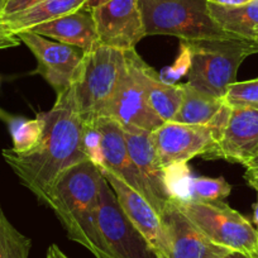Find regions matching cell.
I'll use <instances>...</instances> for the list:
<instances>
[{"label": "cell", "mask_w": 258, "mask_h": 258, "mask_svg": "<svg viewBox=\"0 0 258 258\" xmlns=\"http://www.w3.org/2000/svg\"><path fill=\"white\" fill-rule=\"evenodd\" d=\"M32 242L8 220L0 207V258H28Z\"/></svg>", "instance_id": "obj_23"}, {"label": "cell", "mask_w": 258, "mask_h": 258, "mask_svg": "<svg viewBox=\"0 0 258 258\" xmlns=\"http://www.w3.org/2000/svg\"><path fill=\"white\" fill-rule=\"evenodd\" d=\"M8 0H0V49L12 48V47H17L22 43L21 39L17 37V34L12 33L11 31L6 28L2 23V18H3L4 8Z\"/></svg>", "instance_id": "obj_28"}, {"label": "cell", "mask_w": 258, "mask_h": 258, "mask_svg": "<svg viewBox=\"0 0 258 258\" xmlns=\"http://www.w3.org/2000/svg\"><path fill=\"white\" fill-rule=\"evenodd\" d=\"M244 178L249 186L258 191V153L244 166Z\"/></svg>", "instance_id": "obj_30"}, {"label": "cell", "mask_w": 258, "mask_h": 258, "mask_svg": "<svg viewBox=\"0 0 258 258\" xmlns=\"http://www.w3.org/2000/svg\"><path fill=\"white\" fill-rule=\"evenodd\" d=\"M8 124L13 140L12 150L17 153H26L33 150L43 135L44 119L41 113L34 119L12 118Z\"/></svg>", "instance_id": "obj_22"}, {"label": "cell", "mask_w": 258, "mask_h": 258, "mask_svg": "<svg viewBox=\"0 0 258 258\" xmlns=\"http://www.w3.org/2000/svg\"><path fill=\"white\" fill-rule=\"evenodd\" d=\"M229 113L230 105H228L210 125L166 121L151 132L161 165L165 168L186 165L194 157L209 153L217 145Z\"/></svg>", "instance_id": "obj_7"}, {"label": "cell", "mask_w": 258, "mask_h": 258, "mask_svg": "<svg viewBox=\"0 0 258 258\" xmlns=\"http://www.w3.org/2000/svg\"><path fill=\"white\" fill-rule=\"evenodd\" d=\"M44 129L38 145L26 153L2 151L4 161L41 204L46 205L52 188L66 171L88 161L84 146L85 121L69 89L57 95L51 110L41 113Z\"/></svg>", "instance_id": "obj_1"}, {"label": "cell", "mask_w": 258, "mask_h": 258, "mask_svg": "<svg viewBox=\"0 0 258 258\" xmlns=\"http://www.w3.org/2000/svg\"><path fill=\"white\" fill-rule=\"evenodd\" d=\"M249 2H252V0H208V3L217 4V6L222 7H238L249 3Z\"/></svg>", "instance_id": "obj_31"}, {"label": "cell", "mask_w": 258, "mask_h": 258, "mask_svg": "<svg viewBox=\"0 0 258 258\" xmlns=\"http://www.w3.org/2000/svg\"><path fill=\"white\" fill-rule=\"evenodd\" d=\"M183 42L191 53L186 84L219 99H224L229 86L235 83L243 61L258 53V42L240 37Z\"/></svg>", "instance_id": "obj_3"}, {"label": "cell", "mask_w": 258, "mask_h": 258, "mask_svg": "<svg viewBox=\"0 0 258 258\" xmlns=\"http://www.w3.org/2000/svg\"><path fill=\"white\" fill-rule=\"evenodd\" d=\"M124 137L133 163L145 178L151 192L153 194V197L163 210L166 205L172 200V198L167 187L166 168L158 160L151 132L124 131Z\"/></svg>", "instance_id": "obj_16"}, {"label": "cell", "mask_w": 258, "mask_h": 258, "mask_svg": "<svg viewBox=\"0 0 258 258\" xmlns=\"http://www.w3.org/2000/svg\"><path fill=\"white\" fill-rule=\"evenodd\" d=\"M224 258H258V252H240V250H232Z\"/></svg>", "instance_id": "obj_32"}, {"label": "cell", "mask_w": 258, "mask_h": 258, "mask_svg": "<svg viewBox=\"0 0 258 258\" xmlns=\"http://www.w3.org/2000/svg\"><path fill=\"white\" fill-rule=\"evenodd\" d=\"M17 37L34 54L37 59L36 74L51 85L56 95H61L74 85L83 63V49L49 41L47 37L31 31L19 32Z\"/></svg>", "instance_id": "obj_10"}, {"label": "cell", "mask_w": 258, "mask_h": 258, "mask_svg": "<svg viewBox=\"0 0 258 258\" xmlns=\"http://www.w3.org/2000/svg\"><path fill=\"white\" fill-rule=\"evenodd\" d=\"M46 258H69L68 255L64 254L56 244L49 245L48 249H47V255Z\"/></svg>", "instance_id": "obj_33"}, {"label": "cell", "mask_w": 258, "mask_h": 258, "mask_svg": "<svg viewBox=\"0 0 258 258\" xmlns=\"http://www.w3.org/2000/svg\"><path fill=\"white\" fill-rule=\"evenodd\" d=\"M101 177L91 161H84L58 178L46 205L53 210L71 240L95 258H113L99 228Z\"/></svg>", "instance_id": "obj_2"}, {"label": "cell", "mask_w": 258, "mask_h": 258, "mask_svg": "<svg viewBox=\"0 0 258 258\" xmlns=\"http://www.w3.org/2000/svg\"><path fill=\"white\" fill-rule=\"evenodd\" d=\"M175 203L178 209L215 244L240 252H254L258 249V232L254 225L223 200Z\"/></svg>", "instance_id": "obj_6"}, {"label": "cell", "mask_w": 258, "mask_h": 258, "mask_svg": "<svg viewBox=\"0 0 258 258\" xmlns=\"http://www.w3.org/2000/svg\"><path fill=\"white\" fill-rule=\"evenodd\" d=\"M88 0H43L42 3L19 13L2 18V23L8 31L17 34L31 31L39 24L54 21L63 16L84 8Z\"/></svg>", "instance_id": "obj_18"}, {"label": "cell", "mask_w": 258, "mask_h": 258, "mask_svg": "<svg viewBox=\"0 0 258 258\" xmlns=\"http://www.w3.org/2000/svg\"><path fill=\"white\" fill-rule=\"evenodd\" d=\"M253 225L255 229H258V194H257V202L253 205Z\"/></svg>", "instance_id": "obj_35"}, {"label": "cell", "mask_w": 258, "mask_h": 258, "mask_svg": "<svg viewBox=\"0 0 258 258\" xmlns=\"http://www.w3.org/2000/svg\"><path fill=\"white\" fill-rule=\"evenodd\" d=\"M138 70L147 90L151 106L163 121H172L182 100V84H166L161 80L157 71L146 63L142 57H137Z\"/></svg>", "instance_id": "obj_20"}, {"label": "cell", "mask_w": 258, "mask_h": 258, "mask_svg": "<svg viewBox=\"0 0 258 258\" xmlns=\"http://www.w3.org/2000/svg\"><path fill=\"white\" fill-rule=\"evenodd\" d=\"M91 13L103 46L129 51L146 37L140 0H109Z\"/></svg>", "instance_id": "obj_11"}, {"label": "cell", "mask_w": 258, "mask_h": 258, "mask_svg": "<svg viewBox=\"0 0 258 258\" xmlns=\"http://www.w3.org/2000/svg\"><path fill=\"white\" fill-rule=\"evenodd\" d=\"M136 49L124 51L125 64L108 118L118 121L124 131L153 132L165 121L151 106L147 90L137 64Z\"/></svg>", "instance_id": "obj_8"}, {"label": "cell", "mask_w": 258, "mask_h": 258, "mask_svg": "<svg viewBox=\"0 0 258 258\" xmlns=\"http://www.w3.org/2000/svg\"><path fill=\"white\" fill-rule=\"evenodd\" d=\"M168 245V258H224L228 248L213 243L171 200L160 214Z\"/></svg>", "instance_id": "obj_13"}, {"label": "cell", "mask_w": 258, "mask_h": 258, "mask_svg": "<svg viewBox=\"0 0 258 258\" xmlns=\"http://www.w3.org/2000/svg\"><path fill=\"white\" fill-rule=\"evenodd\" d=\"M99 228L113 258H160L124 214L113 188L104 177L99 191Z\"/></svg>", "instance_id": "obj_9"}, {"label": "cell", "mask_w": 258, "mask_h": 258, "mask_svg": "<svg viewBox=\"0 0 258 258\" xmlns=\"http://www.w3.org/2000/svg\"><path fill=\"white\" fill-rule=\"evenodd\" d=\"M257 232H258V229H257ZM257 252H258V249H257Z\"/></svg>", "instance_id": "obj_37"}, {"label": "cell", "mask_w": 258, "mask_h": 258, "mask_svg": "<svg viewBox=\"0 0 258 258\" xmlns=\"http://www.w3.org/2000/svg\"><path fill=\"white\" fill-rule=\"evenodd\" d=\"M254 41H255V42H258V33H257V36H255V38H254Z\"/></svg>", "instance_id": "obj_36"}, {"label": "cell", "mask_w": 258, "mask_h": 258, "mask_svg": "<svg viewBox=\"0 0 258 258\" xmlns=\"http://www.w3.org/2000/svg\"><path fill=\"white\" fill-rule=\"evenodd\" d=\"M140 4L146 36L166 34L181 41L237 37L213 19L208 0H140Z\"/></svg>", "instance_id": "obj_5"}, {"label": "cell", "mask_w": 258, "mask_h": 258, "mask_svg": "<svg viewBox=\"0 0 258 258\" xmlns=\"http://www.w3.org/2000/svg\"><path fill=\"white\" fill-rule=\"evenodd\" d=\"M31 32L47 38H54L57 42L78 47L83 51H89L99 44L93 13L86 9L39 24L32 28Z\"/></svg>", "instance_id": "obj_17"}, {"label": "cell", "mask_w": 258, "mask_h": 258, "mask_svg": "<svg viewBox=\"0 0 258 258\" xmlns=\"http://www.w3.org/2000/svg\"><path fill=\"white\" fill-rule=\"evenodd\" d=\"M84 146L88 160L91 161L98 168L104 166L103 143H101V133L95 124H85L84 132Z\"/></svg>", "instance_id": "obj_26"}, {"label": "cell", "mask_w": 258, "mask_h": 258, "mask_svg": "<svg viewBox=\"0 0 258 258\" xmlns=\"http://www.w3.org/2000/svg\"><path fill=\"white\" fill-rule=\"evenodd\" d=\"M125 64L124 51L96 44L84 51L78 79L71 86L73 100L85 124L108 118Z\"/></svg>", "instance_id": "obj_4"}, {"label": "cell", "mask_w": 258, "mask_h": 258, "mask_svg": "<svg viewBox=\"0 0 258 258\" xmlns=\"http://www.w3.org/2000/svg\"><path fill=\"white\" fill-rule=\"evenodd\" d=\"M96 126L101 133L103 143L104 166L113 173H115L126 185L140 192L158 214L162 213V208L158 204L150 187L146 183L145 178L129 156L126 147L124 129L120 124L111 118H100L95 121Z\"/></svg>", "instance_id": "obj_15"}, {"label": "cell", "mask_w": 258, "mask_h": 258, "mask_svg": "<svg viewBox=\"0 0 258 258\" xmlns=\"http://www.w3.org/2000/svg\"><path fill=\"white\" fill-rule=\"evenodd\" d=\"M42 2H43V0H8L6 4V8H4L3 17L23 12L26 11V9L32 8V7L42 3Z\"/></svg>", "instance_id": "obj_29"}, {"label": "cell", "mask_w": 258, "mask_h": 258, "mask_svg": "<svg viewBox=\"0 0 258 258\" xmlns=\"http://www.w3.org/2000/svg\"><path fill=\"white\" fill-rule=\"evenodd\" d=\"M108 2L109 0H88L83 9H86V11H93V9L98 8V7L103 6V4L108 3Z\"/></svg>", "instance_id": "obj_34"}, {"label": "cell", "mask_w": 258, "mask_h": 258, "mask_svg": "<svg viewBox=\"0 0 258 258\" xmlns=\"http://www.w3.org/2000/svg\"><path fill=\"white\" fill-rule=\"evenodd\" d=\"M258 153V108L230 106L225 125L215 147L203 156L245 166Z\"/></svg>", "instance_id": "obj_12"}, {"label": "cell", "mask_w": 258, "mask_h": 258, "mask_svg": "<svg viewBox=\"0 0 258 258\" xmlns=\"http://www.w3.org/2000/svg\"><path fill=\"white\" fill-rule=\"evenodd\" d=\"M99 170L113 188L124 214L142 233L143 237L152 245L160 258H168V245L165 229L160 214L156 212L155 208L140 192L120 180L115 173L105 167H100Z\"/></svg>", "instance_id": "obj_14"}, {"label": "cell", "mask_w": 258, "mask_h": 258, "mask_svg": "<svg viewBox=\"0 0 258 258\" xmlns=\"http://www.w3.org/2000/svg\"><path fill=\"white\" fill-rule=\"evenodd\" d=\"M224 101L230 106L249 105L258 108V79L242 83L235 81L228 89Z\"/></svg>", "instance_id": "obj_25"}, {"label": "cell", "mask_w": 258, "mask_h": 258, "mask_svg": "<svg viewBox=\"0 0 258 258\" xmlns=\"http://www.w3.org/2000/svg\"><path fill=\"white\" fill-rule=\"evenodd\" d=\"M209 12L224 32L254 41L258 33V0L238 7H222L209 3Z\"/></svg>", "instance_id": "obj_21"}, {"label": "cell", "mask_w": 258, "mask_h": 258, "mask_svg": "<svg viewBox=\"0 0 258 258\" xmlns=\"http://www.w3.org/2000/svg\"><path fill=\"white\" fill-rule=\"evenodd\" d=\"M191 64V53L187 44L181 41V52L178 54L177 59L173 62L172 66L166 68L165 70L161 71L160 76L161 80L166 84H175L176 81L180 80L183 75H187L188 69Z\"/></svg>", "instance_id": "obj_27"}, {"label": "cell", "mask_w": 258, "mask_h": 258, "mask_svg": "<svg viewBox=\"0 0 258 258\" xmlns=\"http://www.w3.org/2000/svg\"><path fill=\"white\" fill-rule=\"evenodd\" d=\"M227 106L224 99L215 98L188 84H182V100L172 121L194 125H210L219 118Z\"/></svg>", "instance_id": "obj_19"}, {"label": "cell", "mask_w": 258, "mask_h": 258, "mask_svg": "<svg viewBox=\"0 0 258 258\" xmlns=\"http://www.w3.org/2000/svg\"><path fill=\"white\" fill-rule=\"evenodd\" d=\"M232 186L224 177H194L191 178L190 200L217 202L228 198Z\"/></svg>", "instance_id": "obj_24"}]
</instances>
